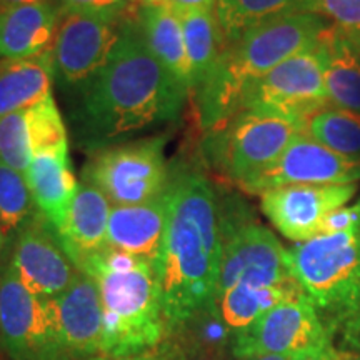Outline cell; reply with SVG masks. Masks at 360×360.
Here are the masks:
<instances>
[{
  "label": "cell",
  "mask_w": 360,
  "mask_h": 360,
  "mask_svg": "<svg viewBox=\"0 0 360 360\" xmlns=\"http://www.w3.org/2000/svg\"><path fill=\"white\" fill-rule=\"evenodd\" d=\"M297 357L292 355H254V357H247L242 360H295Z\"/></svg>",
  "instance_id": "cell-38"
},
{
  "label": "cell",
  "mask_w": 360,
  "mask_h": 360,
  "mask_svg": "<svg viewBox=\"0 0 360 360\" xmlns=\"http://www.w3.org/2000/svg\"><path fill=\"white\" fill-rule=\"evenodd\" d=\"M27 127L32 155L40 152H56L69 148V135L60 110L51 96L39 105L27 110Z\"/></svg>",
  "instance_id": "cell-29"
},
{
  "label": "cell",
  "mask_w": 360,
  "mask_h": 360,
  "mask_svg": "<svg viewBox=\"0 0 360 360\" xmlns=\"http://www.w3.org/2000/svg\"><path fill=\"white\" fill-rule=\"evenodd\" d=\"M69 122L85 150L177 120L188 92L157 60L135 19L120 27V39L101 70L67 90Z\"/></svg>",
  "instance_id": "cell-1"
},
{
  "label": "cell",
  "mask_w": 360,
  "mask_h": 360,
  "mask_svg": "<svg viewBox=\"0 0 360 360\" xmlns=\"http://www.w3.org/2000/svg\"><path fill=\"white\" fill-rule=\"evenodd\" d=\"M355 192L357 184L289 186L260 193V207L283 237L304 242L319 236L328 215L347 205Z\"/></svg>",
  "instance_id": "cell-15"
},
{
  "label": "cell",
  "mask_w": 360,
  "mask_h": 360,
  "mask_svg": "<svg viewBox=\"0 0 360 360\" xmlns=\"http://www.w3.org/2000/svg\"><path fill=\"white\" fill-rule=\"evenodd\" d=\"M359 360H360V359H359Z\"/></svg>",
  "instance_id": "cell-42"
},
{
  "label": "cell",
  "mask_w": 360,
  "mask_h": 360,
  "mask_svg": "<svg viewBox=\"0 0 360 360\" xmlns=\"http://www.w3.org/2000/svg\"><path fill=\"white\" fill-rule=\"evenodd\" d=\"M130 7H146V6H155V4H164V2H169V0H127Z\"/></svg>",
  "instance_id": "cell-39"
},
{
  "label": "cell",
  "mask_w": 360,
  "mask_h": 360,
  "mask_svg": "<svg viewBox=\"0 0 360 360\" xmlns=\"http://www.w3.org/2000/svg\"><path fill=\"white\" fill-rule=\"evenodd\" d=\"M360 225V200L352 205H344L332 212L323 222L321 233H335L350 231Z\"/></svg>",
  "instance_id": "cell-33"
},
{
  "label": "cell",
  "mask_w": 360,
  "mask_h": 360,
  "mask_svg": "<svg viewBox=\"0 0 360 360\" xmlns=\"http://www.w3.org/2000/svg\"><path fill=\"white\" fill-rule=\"evenodd\" d=\"M11 249L8 264L15 276L42 299L60 295L80 272L67 255L57 232L39 210L11 242Z\"/></svg>",
  "instance_id": "cell-14"
},
{
  "label": "cell",
  "mask_w": 360,
  "mask_h": 360,
  "mask_svg": "<svg viewBox=\"0 0 360 360\" xmlns=\"http://www.w3.org/2000/svg\"><path fill=\"white\" fill-rule=\"evenodd\" d=\"M360 180V159L337 154L307 134L297 135L277 160L238 187L260 193L289 186H345Z\"/></svg>",
  "instance_id": "cell-11"
},
{
  "label": "cell",
  "mask_w": 360,
  "mask_h": 360,
  "mask_svg": "<svg viewBox=\"0 0 360 360\" xmlns=\"http://www.w3.org/2000/svg\"><path fill=\"white\" fill-rule=\"evenodd\" d=\"M302 294L295 281L281 285H233L215 297V310L224 326L236 337L283 300Z\"/></svg>",
  "instance_id": "cell-24"
},
{
  "label": "cell",
  "mask_w": 360,
  "mask_h": 360,
  "mask_svg": "<svg viewBox=\"0 0 360 360\" xmlns=\"http://www.w3.org/2000/svg\"><path fill=\"white\" fill-rule=\"evenodd\" d=\"M300 134H305V125L299 120L240 110L224 125L207 132V155L238 186L277 160Z\"/></svg>",
  "instance_id": "cell-7"
},
{
  "label": "cell",
  "mask_w": 360,
  "mask_h": 360,
  "mask_svg": "<svg viewBox=\"0 0 360 360\" xmlns=\"http://www.w3.org/2000/svg\"><path fill=\"white\" fill-rule=\"evenodd\" d=\"M167 192L135 205H114L107 227V247L159 262L167 227Z\"/></svg>",
  "instance_id": "cell-17"
},
{
  "label": "cell",
  "mask_w": 360,
  "mask_h": 360,
  "mask_svg": "<svg viewBox=\"0 0 360 360\" xmlns=\"http://www.w3.org/2000/svg\"><path fill=\"white\" fill-rule=\"evenodd\" d=\"M52 52L35 58L0 62V117L29 110L52 96Z\"/></svg>",
  "instance_id": "cell-22"
},
{
  "label": "cell",
  "mask_w": 360,
  "mask_h": 360,
  "mask_svg": "<svg viewBox=\"0 0 360 360\" xmlns=\"http://www.w3.org/2000/svg\"><path fill=\"white\" fill-rule=\"evenodd\" d=\"M0 347L12 360H69L51 299L27 289L11 264L0 269Z\"/></svg>",
  "instance_id": "cell-8"
},
{
  "label": "cell",
  "mask_w": 360,
  "mask_h": 360,
  "mask_svg": "<svg viewBox=\"0 0 360 360\" xmlns=\"http://www.w3.org/2000/svg\"><path fill=\"white\" fill-rule=\"evenodd\" d=\"M110 210V200L96 186L82 180L72 200L65 225L58 232V238L75 267L107 247Z\"/></svg>",
  "instance_id": "cell-20"
},
{
  "label": "cell",
  "mask_w": 360,
  "mask_h": 360,
  "mask_svg": "<svg viewBox=\"0 0 360 360\" xmlns=\"http://www.w3.org/2000/svg\"><path fill=\"white\" fill-rule=\"evenodd\" d=\"M97 283L103 309L102 355H134L169 334L155 262L105 247L77 267Z\"/></svg>",
  "instance_id": "cell-4"
},
{
  "label": "cell",
  "mask_w": 360,
  "mask_h": 360,
  "mask_svg": "<svg viewBox=\"0 0 360 360\" xmlns=\"http://www.w3.org/2000/svg\"><path fill=\"white\" fill-rule=\"evenodd\" d=\"M332 339L307 295L299 294L267 310L247 330L233 337L237 359L254 355H299L330 347Z\"/></svg>",
  "instance_id": "cell-10"
},
{
  "label": "cell",
  "mask_w": 360,
  "mask_h": 360,
  "mask_svg": "<svg viewBox=\"0 0 360 360\" xmlns=\"http://www.w3.org/2000/svg\"><path fill=\"white\" fill-rule=\"evenodd\" d=\"M167 227L157 262L169 330L215 309L224 225L212 184L200 170L179 167L167 191Z\"/></svg>",
  "instance_id": "cell-2"
},
{
  "label": "cell",
  "mask_w": 360,
  "mask_h": 360,
  "mask_svg": "<svg viewBox=\"0 0 360 360\" xmlns=\"http://www.w3.org/2000/svg\"><path fill=\"white\" fill-rule=\"evenodd\" d=\"M327 25L315 13H292L224 45L209 77L193 92L202 130L210 132L232 119L252 85L289 57L314 47Z\"/></svg>",
  "instance_id": "cell-3"
},
{
  "label": "cell",
  "mask_w": 360,
  "mask_h": 360,
  "mask_svg": "<svg viewBox=\"0 0 360 360\" xmlns=\"http://www.w3.org/2000/svg\"><path fill=\"white\" fill-rule=\"evenodd\" d=\"M165 142L167 135H155L94 152L82 170V180L96 186L114 205L159 199L169 191L172 177Z\"/></svg>",
  "instance_id": "cell-6"
},
{
  "label": "cell",
  "mask_w": 360,
  "mask_h": 360,
  "mask_svg": "<svg viewBox=\"0 0 360 360\" xmlns=\"http://www.w3.org/2000/svg\"><path fill=\"white\" fill-rule=\"evenodd\" d=\"M328 101L360 114V56L340 29L328 24L319 39Z\"/></svg>",
  "instance_id": "cell-23"
},
{
  "label": "cell",
  "mask_w": 360,
  "mask_h": 360,
  "mask_svg": "<svg viewBox=\"0 0 360 360\" xmlns=\"http://www.w3.org/2000/svg\"><path fill=\"white\" fill-rule=\"evenodd\" d=\"M25 179L39 214L44 215L58 236L79 188L69 148L34 154L25 170Z\"/></svg>",
  "instance_id": "cell-19"
},
{
  "label": "cell",
  "mask_w": 360,
  "mask_h": 360,
  "mask_svg": "<svg viewBox=\"0 0 360 360\" xmlns=\"http://www.w3.org/2000/svg\"><path fill=\"white\" fill-rule=\"evenodd\" d=\"M169 2L180 12L193 11V8H199V11H214L215 8V0H169Z\"/></svg>",
  "instance_id": "cell-34"
},
{
  "label": "cell",
  "mask_w": 360,
  "mask_h": 360,
  "mask_svg": "<svg viewBox=\"0 0 360 360\" xmlns=\"http://www.w3.org/2000/svg\"><path fill=\"white\" fill-rule=\"evenodd\" d=\"M37 214L25 174L0 160V229L4 242L11 244L24 225Z\"/></svg>",
  "instance_id": "cell-28"
},
{
  "label": "cell",
  "mask_w": 360,
  "mask_h": 360,
  "mask_svg": "<svg viewBox=\"0 0 360 360\" xmlns=\"http://www.w3.org/2000/svg\"><path fill=\"white\" fill-rule=\"evenodd\" d=\"M130 8L127 0H58L60 13H96L112 19H122Z\"/></svg>",
  "instance_id": "cell-32"
},
{
  "label": "cell",
  "mask_w": 360,
  "mask_h": 360,
  "mask_svg": "<svg viewBox=\"0 0 360 360\" xmlns=\"http://www.w3.org/2000/svg\"><path fill=\"white\" fill-rule=\"evenodd\" d=\"M295 360H342V359L340 355L337 354L334 345H330V347H326L322 350H315V352L299 355Z\"/></svg>",
  "instance_id": "cell-35"
},
{
  "label": "cell",
  "mask_w": 360,
  "mask_h": 360,
  "mask_svg": "<svg viewBox=\"0 0 360 360\" xmlns=\"http://www.w3.org/2000/svg\"><path fill=\"white\" fill-rule=\"evenodd\" d=\"M0 160L25 174L32 160L27 110L0 117Z\"/></svg>",
  "instance_id": "cell-30"
},
{
  "label": "cell",
  "mask_w": 360,
  "mask_h": 360,
  "mask_svg": "<svg viewBox=\"0 0 360 360\" xmlns=\"http://www.w3.org/2000/svg\"><path fill=\"white\" fill-rule=\"evenodd\" d=\"M305 134L337 154L360 159V114L327 105L305 120Z\"/></svg>",
  "instance_id": "cell-27"
},
{
  "label": "cell",
  "mask_w": 360,
  "mask_h": 360,
  "mask_svg": "<svg viewBox=\"0 0 360 360\" xmlns=\"http://www.w3.org/2000/svg\"><path fill=\"white\" fill-rule=\"evenodd\" d=\"M120 19L64 13L52 47L53 75L65 90L77 87L107 64L120 39Z\"/></svg>",
  "instance_id": "cell-13"
},
{
  "label": "cell",
  "mask_w": 360,
  "mask_h": 360,
  "mask_svg": "<svg viewBox=\"0 0 360 360\" xmlns=\"http://www.w3.org/2000/svg\"><path fill=\"white\" fill-rule=\"evenodd\" d=\"M180 17H182L193 94L205 82L217 62L224 45L222 35L214 11L193 8V11L180 12Z\"/></svg>",
  "instance_id": "cell-26"
},
{
  "label": "cell",
  "mask_w": 360,
  "mask_h": 360,
  "mask_svg": "<svg viewBox=\"0 0 360 360\" xmlns=\"http://www.w3.org/2000/svg\"><path fill=\"white\" fill-rule=\"evenodd\" d=\"M62 349L69 360H85L102 355L103 309L97 283L79 272L60 295L51 299Z\"/></svg>",
  "instance_id": "cell-16"
},
{
  "label": "cell",
  "mask_w": 360,
  "mask_h": 360,
  "mask_svg": "<svg viewBox=\"0 0 360 360\" xmlns=\"http://www.w3.org/2000/svg\"><path fill=\"white\" fill-rule=\"evenodd\" d=\"M135 20L157 60L188 94H192L191 65L179 8L170 2L146 6L137 8Z\"/></svg>",
  "instance_id": "cell-21"
},
{
  "label": "cell",
  "mask_w": 360,
  "mask_h": 360,
  "mask_svg": "<svg viewBox=\"0 0 360 360\" xmlns=\"http://www.w3.org/2000/svg\"><path fill=\"white\" fill-rule=\"evenodd\" d=\"M345 34V32H344ZM345 37H347L349 40H350V44L354 45L355 47V51L359 52V56H360V35H352V34H345Z\"/></svg>",
  "instance_id": "cell-40"
},
{
  "label": "cell",
  "mask_w": 360,
  "mask_h": 360,
  "mask_svg": "<svg viewBox=\"0 0 360 360\" xmlns=\"http://www.w3.org/2000/svg\"><path fill=\"white\" fill-rule=\"evenodd\" d=\"M304 13H315L340 29L360 35V0H304Z\"/></svg>",
  "instance_id": "cell-31"
},
{
  "label": "cell",
  "mask_w": 360,
  "mask_h": 360,
  "mask_svg": "<svg viewBox=\"0 0 360 360\" xmlns=\"http://www.w3.org/2000/svg\"><path fill=\"white\" fill-rule=\"evenodd\" d=\"M224 225V224H222ZM295 281L289 250L259 224L224 225L222 259L215 297L233 285L269 287Z\"/></svg>",
  "instance_id": "cell-12"
},
{
  "label": "cell",
  "mask_w": 360,
  "mask_h": 360,
  "mask_svg": "<svg viewBox=\"0 0 360 360\" xmlns=\"http://www.w3.org/2000/svg\"><path fill=\"white\" fill-rule=\"evenodd\" d=\"M289 262L330 339L355 344L360 337V225L297 242L289 249Z\"/></svg>",
  "instance_id": "cell-5"
},
{
  "label": "cell",
  "mask_w": 360,
  "mask_h": 360,
  "mask_svg": "<svg viewBox=\"0 0 360 360\" xmlns=\"http://www.w3.org/2000/svg\"><path fill=\"white\" fill-rule=\"evenodd\" d=\"M4 245H6V242H4V236H2V229H0V255H2Z\"/></svg>",
  "instance_id": "cell-41"
},
{
  "label": "cell",
  "mask_w": 360,
  "mask_h": 360,
  "mask_svg": "<svg viewBox=\"0 0 360 360\" xmlns=\"http://www.w3.org/2000/svg\"><path fill=\"white\" fill-rule=\"evenodd\" d=\"M327 105L330 101L323 77V56L315 44L283 60L252 85L242 98L240 110L265 112L305 125L310 115Z\"/></svg>",
  "instance_id": "cell-9"
},
{
  "label": "cell",
  "mask_w": 360,
  "mask_h": 360,
  "mask_svg": "<svg viewBox=\"0 0 360 360\" xmlns=\"http://www.w3.org/2000/svg\"><path fill=\"white\" fill-rule=\"evenodd\" d=\"M85 360H159L155 354L152 352H141L134 355H122V357H115V355H96V357H90Z\"/></svg>",
  "instance_id": "cell-36"
},
{
  "label": "cell",
  "mask_w": 360,
  "mask_h": 360,
  "mask_svg": "<svg viewBox=\"0 0 360 360\" xmlns=\"http://www.w3.org/2000/svg\"><path fill=\"white\" fill-rule=\"evenodd\" d=\"M60 15L58 6L52 2L0 11V57L24 60L51 53Z\"/></svg>",
  "instance_id": "cell-18"
},
{
  "label": "cell",
  "mask_w": 360,
  "mask_h": 360,
  "mask_svg": "<svg viewBox=\"0 0 360 360\" xmlns=\"http://www.w3.org/2000/svg\"><path fill=\"white\" fill-rule=\"evenodd\" d=\"M49 0H0V11H7V8L22 7V6H32V4H42Z\"/></svg>",
  "instance_id": "cell-37"
},
{
  "label": "cell",
  "mask_w": 360,
  "mask_h": 360,
  "mask_svg": "<svg viewBox=\"0 0 360 360\" xmlns=\"http://www.w3.org/2000/svg\"><path fill=\"white\" fill-rule=\"evenodd\" d=\"M302 7L304 0H215L214 12L222 44L227 45L270 20L304 13Z\"/></svg>",
  "instance_id": "cell-25"
}]
</instances>
